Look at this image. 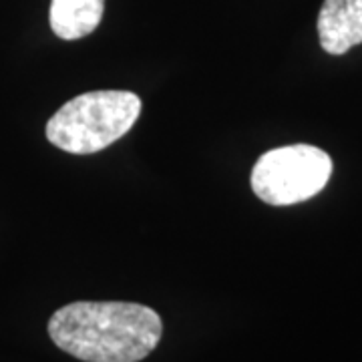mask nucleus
I'll list each match as a JSON object with an SVG mask.
<instances>
[{
	"mask_svg": "<svg viewBox=\"0 0 362 362\" xmlns=\"http://www.w3.org/2000/svg\"><path fill=\"white\" fill-rule=\"evenodd\" d=\"M332 175V159L314 145H286L259 157L252 189L270 206H294L320 194Z\"/></svg>",
	"mask_w": 362,
	"mask_h": 362,
	"instance_id": "obj_3",
	"label": "nucleus"
},
{
	"mask_svg": "<svg viewBox=\"0 0 362 362\" xmlns=\"http://www.w3.org/2000/svg\"><path fill=\"white\" fill-rule=\"evenodd\" d=\"M105 0H51L52 33L63 40H77L90 35L103 18Z\"/></svg>",
	"mask_w": 362,
	"mask_h": 362,
	"instance_id": "obj_5",
	"label": "nucleus"
},
{
	"mask_svg": "<svg viewBox=\"0 0 362 362\" xmlns=\"http://www.w3.org/2000/svg\"><path fill=\"white\" fill-rule=\"evenodd\" d=\"M320 47L344 54L362 42V0H324L318 13Z\"/></svg>",
	"mask_w": 362,
	"mask_h": 362,
	"instance_id": "obj_4",
	"label": "nucleus"
},
{
	"mask_svg": "<svg viewBox=\"0 0 362 362\" xmlns=\"http://www.w3.org/2000/svg\"><path fill=\"white\" fill-rule=\"evenodd\" d=\"M161 334L159 314L135 302H73L49 320L52 342L85 362H139Z\"/></svg>",
	"mask_w": 362,
	"mask_h": 362,
	"instance_id": "obj_1",
	"label": "nucleus"
},
{
	"mask_svg": "<svg viewBox=\"0 0 362 362\" xmlns=\"http://www.w3.org/2000/svg\"><path fill=\"white\" fill-rule=\"evenodd\" d=\"M141 113L131 90H90L66 101L47 123V139L66 153H97L121 139Z\"/></svg>",
	"mask_w": 362,
	"mask_h": 362,
	"instance_id": "obj_2",
	"label": "nucleus"
}]
</instances>
